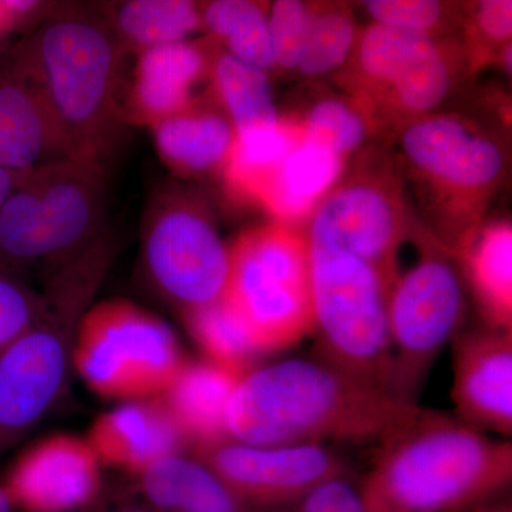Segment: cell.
<instances>
[{
	"instance_id": "cell-19",
	"label": "cell",
	"mask_w": 512,
	"mask_h": 512,
	"mask_svg": "<svg viewBox=\"0 0 512 512\" xmlns=\"http://www.w3.org/2000/svg\"><path fill=\"white\" fill-rule=\"evenodd\" d=\"M453 62L436 37L407 33L377 64L369 84L394 110L420 119L439 107L453 89Z\"/></svg>"
},
{
	"instance_id": "cell-1",
	"label": "cell",
	"mask_w": 512,
	"mask_h": 512,
	"mask_svg": "<svg viewBox=\"0 0 512 512\" xmlns=\"http://www.w3.org/2000/svg\"><path fill=\"white\" fill-rule=\"evenodd\" d=\"M427 412L325 360L286 359L239 377L225 433L227 440L254 446L382 444Z\"/></svg>"
},
{
	"instance_id": "cell-24",
	"label": "cell",
	"mask_w": 512,
	"mask_h": 512,
	"mask_svg": "<svg viewBox=\"0 0 512 512\" xmlns=\"http://www.w3.org/2000/svg\"><path fill=\"white\" fill-rule=\"evenodd\" d=\"M101 10L124 53L137 56L202 30L200 5L188 0H128Z\"/></svg>"
},
{
	"instance_id": "cell-13",
	"label": "cell",
	"mask_w": 512,
	"mask_h": 512,
	"mask_svg": "<svg viewBox=\"0 0 512 512\" xmlns=\"http://www.w3.org/2000/svg\"><path fill=\"white\" fill-rule=\"evenodd\" d=\"M101 467L86 437L52 434L16 458L2 488L23 512H79L101 493Z\"/></svg>"
},
{
	"instance_id": "cell-39",
	"label": "cell",
	"mask_w": 512,
	"mask_h": 512,
	"mask_svg": "<svg viewBox=\"0 0 512 512\" xmlns=\"http://www.w3.org/2000/svg\"><path fill=\"white\" fill-rule=\"evenodd\" d=\"M13 507L10 504V500L8 495H6L5 490H3L2 485H0V512H12Z\"/></svg>"
},
{
	"instance_id": "cell-22",
	"label": "cell",
	"mask_w": 512,
	"mask_h": 512,
	"mask_svg": "<svg viewBox=\"0 0 512 512\" xmlns=\"http://www.w3.org/2000/svg\"><path fill=\"white\" fill-rule=\"evenodd\" d=\"M136 478L148 512H254L194 454L164 458Z\"/></svg>"
},
{
	"instance_id": "cell-26",
	"label": "cell",
	"mask_w": 512,
	"mask_h": 512,
	"mask_svg": "<svg viewBox=\"0 0 512 512\" xmlns=\"http://www.w3.org/2000/svg\"><path fill=\"white\" fill-rule=\"evenodd\" d=\"M208 79L218 109L231 121L235 133L281 121L266 73L239 62L214 42H210Z\"/></svg>"
},
{
	"instance_id": "cell-38",
	"label": "cell",
	"mask_w": 512,
	"mask_h": 512,
	"mask_svg": "<svg viewBox=\"0 0 512 512\" xmlns=\"http://www.w3.org/2000/svg\"><path fill=\"white\" fill-rule=\"evenodd\" d=\"M467 512H512L511 504L504 500H493L485 501V503L477 505V507L471 508Z\"/></svg>"
},
{
	"instance_id": "cell-15",
	"label": "cell",
	"mask_w": 512,
	"mask_h": 512,
	"mask_svg": "<svg viewBox=\"0 0 512 512\" xmlns=\"http://www.w3.org/2000/svg\"><path fill=\"white\" fill-rule=\"evenodd\" d=\"M451 400L461 423L510 440L511 330L485 328L454 336Z\"/></svg>"
},
{
	"instance_id": "cell-4",
	"label": "cell",
	"mask_w": 512,
	"mask_h": 512,
	"mask_svg": "<svg viewBox=\"0 0 512 512\" xmlns=\"http://www.w3.org/2000/svg\"><path fill=\"white\" fill-rule=\"evenodd\" d=\"M116 244L106 234L49 276L40 315L0 352V456L62 396L84 313L106 279Z\"/></svg>"
},
{
	"instance_id": "cell-3",
	"label": "cell",
	"mask_w": 512,
	"mask_h": 512,
	"mask_svg": "<svg viewBox=\"0 0 512 512\" xmlns=\"http://www.w3.org/2000/svg\"><path fill=\"white\" fill-rule=\"evenodd\" d=\"M511 481V440L429 409L380 444L359 490L366 512H467Z\"/></svg>"
},
{
	"instance_id": "cell-8",
	"label": "cell",
	"mask_w": 512,
	"mask_h": 512,
	"mask_svg": "<svg viewBox=\"0 0 512 512\" xmlns=\"http://www.w3.org/2000/svg\"><path fill=\"white\" fill-rule=\"evenodd\" d=\"M463 312L461 272L443 248H426L413 268L396 276L389 295L390 394L417 404L431 366L457 335Z\"/></svg>"
},
{
	"instance_id": "cell-34",
	"label": "cell",
	"mask_w": 512,
	"mask_h": 512,
	"mask_svg": "<svg viewBox=\"0 0 512 512\" xmlns=\"http://www.w3.org/2000/svg\"><path fill=\"white\" fill-rule=\"evenodd\" d=\"M365 9L377 25L431 37L448 18L447 6L433 0H370Z\"/></svg>"
},
{
	"instance_id": "cell-23",
	"label": "cell",
	"mask_w": 512,
	"mask_h": 512,
	"mask_svg": "<svg viewBox=\"0 0 512 512\" xmlns=\"http://www.w3.org/2000/svg\"><path fill=\"white\" fill-rule=\"evenodd\" d=\"M342 167V157L303 136L276 168L258 201L284 221L311 214L335 185Z\"/></svg>"
},
{
	"instance_id": "cell-12",
	"label": "cell",
	"mask_w": 512,
	"mask_h": 512,
	"mask_svg": "<svg viewBox=\"0 0 512 512\" xmlns=\"http://www.w3.org/2000/svg\"><path fill=\"white\" fill-rule=\"evenodd\" d=\"M305 237L311 249L356 256L396 279V254L404 238L402 205L386 185L356 178L322 198Z\"/></svg>"
},
{
	"instance_id": "cell-36",
	"label": "cell",
	"mask_w": 512,
	"mask_h": 512,
	"mask_svg": "<svg viewBox=\"0 0 512 512\" xmlns=\"http://www.w3.org/2000/svg\"><path fill=\"white\" fill-rule=\"evenodd\" d=\"M473 29L477 37L495 47L510 43L512 33V2L484 0L473 13Z\"/></svg>"
},
{
	"instance_id": "cell-6",
	"label": "cell",
	"mask_w": 512,
	"mask_h": 512,
	"mask_svg": "<svg viewBox=\"0 0 512 512\" xmlns=\"http://www.w3.org/2000/svg\"><path fill=\"white\" fill-rule=\"evenodd\" d=\"M224 296L261 355L291 348L313 330L311 262L305 232L288 224L251 229L229 245Z\"/></svg>"
},
{
	"instance_id": "cell-28",
	"label": "cell",
	"mask_w": 512,
	"mask_h": 512,
	"mask_svg": "<svg viewBox=\"0 0 512 512\" xmlns=\"http://www.w3.org/2000/svg\"><path fill=\"white\" fill-rule=\"evenodd\" d=\"M302 138V128L289 126L282 120L275 126L235 133L231 153L222 170L229 187L258 201L276 168Z\"/></svg>"
},
{
	"instance_id": "cell-16",
	"label": "cell",
	"mask_w": 512,
	"mask_h": 512,
	"mask_svg": "<svg viewBox=\"0 0 512 512\" xmlns=\"http://www.w3.org/2000/svg\"><path fill=\"white\" fill-rule=\"evenodd\" d=\"M210 42L170 43L138 55L123 111L126 123L151 128L190 109L194 87L208 77Z\"/></svg>"
},
{
	"instance_id": "cell-20",
	"label": "cell",
	"mask_w": 512,
	"mask_h": 512,
	"mask_svg": "<svg viewBox=\"0 0 512 512\" xmlns=\"http://www.w3.org/2000/svg\"><path fill=\"white\" fill-rule=\"evenodd\" d=\"M244 373L204 359L187 360L174 377L163 400L187 446L194 451L227 440L225 417L229 400Z\"/></svg>"
},
{
	"instance_id": "cell-17",
	"label": "cell",
	"mask_w": 512,
	"mask_h": 512,
	"mask_svg": "<svg viewBox=\"0 0 512 512\" xmlns=\"http://www.w3.org/2000/svg\"><path fill=\"white\" fill-rule=\"evenodd\" d=\"M69 158L45 96L8 56L0 60V167L28 174Z\"/></svg>"
},
{
	"instance_id": "cell-40",
	"label": "cell",
	"mask_w": 512,
	"mask_h": 512,
	"mask_svg": "<svg viewBox=\"0 0 512 512\" xmlns=\"http://www.w3.org/2000/svg\"><path fill=\"white\" fill-rule=\"evenodd\" d=\"M104 512H148L144 507H138V505H123V507L111 508Z\"/></svg>"
},
{
	"instance_id": "cell-35",
	"label": "cell",
	"mask_w": 512,
	"mask_h": 512,
	"mask_svg": "<svg viewBox=\"0 0 512 512\" xmlns=\"http://www.w3.org/2000/svg\"><path fill=\"white\" fill-rule=\"evenodd\" d=\"M265 512H366V508L359 488L346 477H339L319 485L295 503Z\"/></svg>"
},
{
	"instance_id": "cell-29",
	"label": "cell",
	"mask_w": 512,
	"mask_h": 512,
	"mask_svg": "<svg viewBox=\"0 0 512 512\" xmlns=\"http://www.w3.org/2000/svg\"><path fill=\"white\" fill-rule=\"evenodd\" d=\"M185 318L192 338L212 363L245 373L262 356L247 326L224 298L185 313Z\"/></svg>"
},
{
	"instance_id": "cell-18",
	"label": "cell",
	"mask_w": 512,
	"mask_h": 512,
	"mask_svg": "<svg viewBox=\"0 0 512 512\" xmlns=\"http://www.w3.org/2000/svg\"><path fill=\"white\" fill-rule=\"evenodd\" d=\"M86 439L101 466L119 468L134 477L187 447L161 399L120 403L94 421Z\"/></svg>"
},
{
	"instance_id": "cell-37",
	"label": "cell",
	"mask_w": 512,
	"mask_h": 512,
	"mask_svg": "<svg viewBox=\"0 0 512 512\" xmlns=\"http://www.w3.org/2000/svg\"><path fill=\"white\" fill-rule=\"evenodd\" d=\"M25 175L26 174L12 173V171L0 167V207H2L3 202L9 197L10 192L15 190L16 185L22 181Z\"/></svg>"
},
{
	"instance_id": "cell-27",
	"label": "cell",
	"mask_w": 512,
	"mask_h": 512,
	"mask_svg": "<svg viewBox=\"0 0 512 512\" xmlns=\"http://www.w3.org/2000/svg\"><path fill=\"white\" fill-rule=\"evenodd\" d=\"M200 10L202 30L225 52L265 73L275 67L265 6L249 0H215Z\"/></svg>"
},
{
	"instance_id": "cell-2",
	"label": "cell",
	"mask_w": 512,
	"mask_h": 512,
	"mask_svg": "<svg viewBox=\"0 0 512 512\" xmlns=\"http://www.w3.org/2000/svg\"><path fill=\"white\" fill-rule=\"evenodd\" d=\"M124 50L101 6H52L9 52L45 96L72 160L107 171L124 127Z\"/></svg>"
},
{
	"instance_id": "cell-14",
	"label": "cell",
	"mask_w": 512,
	"mask_h": 512,
	"mask_svg": "<svg viewBox=\"0 0 512 512\" xmlns=\"http://www.w3.org/2000/svg\"><path fill=\"white\" fill-rule=\"evenodd\" d=\"M45 220L50 274L104 235L106 171L72 158L33 171Z\"/></svg>"
},
{
	"instance_id": "cell-25",
	"label": "cell",
	"mask_w": 512,
	"mask_h": 512,
	"mask_svg": "<svg viewBox=\"0 0 512 512\" xmlns=\"http://www.w3.org/2000/svg\"><path fill=\"white\" fill-rule=\"evenodd\" d=\"M464 271L483 313L487 328L511 330L512 231L510 224L485 229L464 242Z\"/></svg>"
},
{
	"instance_id": "cell-11",
	"label": "cell",
	"mask_w": 512,
	"mask_h": 512,
	"mask_svg": "<svg viewBox=\"0 0 512 512\" xmlns=\"http://www.w3.org/2000/svg\"><path fill=\"white\" fill-rule=\"evenodd\" d=\"M406 163L439 197L456 204L483 201L503 177L505 158L491 138L453 116H424L404 130Z\"/></svg>"
},
{
	"instance_id": "cell-5",
	"label": "cell",
	"mask_w": 512,
	"mask_h": 512,
	"mask_svg": "<svg viewBox=\"0 0 512 512\" xmlns=\"http://www.w3.org/2000/svg\"><path fill=\"white\" fill-rule=\"evenodd\" d=\"M313 330L319 359L387 390L392 345L389 295L394 279L342 252L309 248Z\"/></svg>"
},
{
	"instance_id": "cell-30",
	"label": "cell",
	"mask_w": 512,
	"mask_h": 512,
	"mask_svg": "<svg viewBox=\"0 0 512 512\" xmlns=\"http://www.w3.org/2000/svg\"><path fill=\"white\" fill-rule=\"evenodd\" d=\"M356 40L355 16L348 6H315L296 70L306 77L332 73L349 59Z\"/></svg>"
},
{
	"instance_id": "cell-31",
	"label": "cell",
	"mask_w": 512,
	"mask_h": 512,
	"mask_svg": "<svg viewBox=\"0 0 512 512\" xmlns=\"http://www.w3.org/2000/svg\"><path fill=\"white\" fill-rule=\"evenodd\" d=\"M302 131L306 140L343 158L365 143L367 124L359 110L346 101L323 99L309 111Z\"/></svg>"
},
{
	"instance_id": "cell-32",
	"label": "cell",
	"mask_w": 512,
	"mask_h": 512,
	"mask_svg": "<svg viewBox=\"0 0 512 512\" xmlns=\"http://www.w3.org/2000/svg\"><path fill=\"white\" fill-rule=\"evenodd\" d=\"M313 13L315 6L299 0H279L271 6L268 29L275 66L296 70L311 29Z\"/></svg>"
},
{
	"instance_id": "cell-21",
	"label": "cell",
	"mask_w": 512,
	"mask_h": 512,
	"mask_svg": "<svg viewBox=\"0 0 512 512\" xmlns=\"http://www.w3.org/2000/svg\"><path fill=\"white\" fill-rule=\"evenodd\" d=\"M163 163L183 178L224 170L235 130L220 109L201 101L150 128Z\"/></svg>"
},
{
	"instance_id": "cell-10",
	"label": "cell",
	"mask_w": 512,
	"mask_h": 512,
	"mask_svg": "<svg viewBox=\"0 0 512 512\" xmlns=\"http://www.w3.org/2000/svg\"><path fill=\"white\" fill-rule=\"evenodd\" d=\"M192 454L254 512L295 503L346 471L342 458L322 444L254 446L225 440Z\"/></svg>"
},
{
	"instance_id": "cell-41",
	"label": "cell",
	"mask_w": 512,
	"mask_h": 512,
	"mask_svg": "<svg viewBox=\"0 0 512 512\" xmlns=\"http://www.w3.org/2000/svg\"><path fill=\"white\" fill-rule=\"evenodd\" d=\"M8 25H6L5 16H3L2 3H0V35L8 32Z\"/></svg>"
},
{
	"instance_id": "cell-7",
	"label": "cell",
	"mask_w": 512,
	"mask_h": 512,
	"mask_svg": "<svg viewBox=\"0 0 512 512\" xmlns=\"http://www.w3.org/2000/svg\"><path fill=\"white\" fill-rule=\"evenodd\" d=\"M185 362L171 326L124 299L90 306L77 330L73 369L104 399H158Z\"/></svg>"
},
{
	"instance_id": "cell-33",
	"label": "cell",
	"mask_w": 512,
	"mask_h": 512,
	"mask_svg": "<svg viewBox=\"0 0 512 512\" xmlns=\"http://www.w3.org/2000/svg\"><path fill=\"white\" fill-rule=\"evenodd\" d=\"M42 306V293L0 265V352L35 322Z\"/></svg>"
},
{
	"instance_id": "cell-9",
	"label": "cell",
	"mask_w": 512,
	"mask_h": 512,
	"mask_svg": "<svg viewBox=\"0 0 512 512\" xmlns=\"http://www.w3.org/2000/svg\"><path fill=\"white\" fill-rule=\"evenodd\" d=\"M144 262L151 281L185 313L217 302L227 289L231 254L194 195L163 185L144 220Z\"/></svg>"
}]
</instances>
